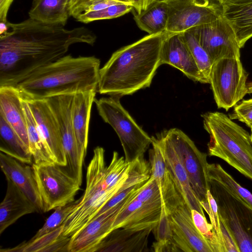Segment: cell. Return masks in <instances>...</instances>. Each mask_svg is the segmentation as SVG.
I'll use <instances>...</instances> for the list:
<instances>
[{
    "label": "cell",
    "instance_id": "1",
    "mask_svg": "<svg viewBox=\"0 0 252 252\" xmlns=\"http://www.w3.org/2000/svg\"><path fill=\"white\" fill-rule=\"evenodd\" d=\"M96 36L88 29L71 30L26 19L7 22L0 31V87L16 86L39 68L65 55L72 44L93 45Z\"/></svg>",
    "mask_w": 252,
    "mask_h": 252
},
{
    "label": "cell",
    "instance_id": "2",
    "mask_svg": "<svg viewBox=\"0 0 252 252\" xmlns=\"http://www.w3.org/2000/svg\"><path fill=\"white\" fill-rule=\"evenodd\" d=\"M169 34H148L114 52L100 68L97 92L121 97L149 87L160 65L162 46Z\"/></svg>",
    "mask_w": 252,
    "mask_h": 252
},
{
    "label": "cell",
    "instance_id": "3",
    "mask_svg": "<svg viewBox=\"0 0 252 252\" xmlns=\"http://www.w3.org/2000/svg\"><path fill=\"white\" fill-rule=\"evenodd\" d=\"M100 64L94 56L64 55L35 70L16 87L26 100L97 92Z\"/></svg>",
    "mask_w": 252,
    "mask_h": 252
},
{
    "label": "cell",
    "instance_id": "4",
    "mask_svg": "<svg viewBox=\"0 0 252 252\" xmlns=\"http://www.w3.org/2000/svg\"><path fill=\"white\" fill-rule=\"evenodd\" d=\"M201 116L210 135L209 155L223 160L252 181L251 135L223 113L209 112Z\"/></svg>",
    "mask_w": 252,
    "mask_h": 252
},
{
    "label": "cell",
    "instance_id": "5",
    "mask_svg": "<svg viewBox=\"0 0 252 252\" xmlns=\"http://www.w3.org/2000/svg\"><path fill=\"white\" fill-rule=\"evenodd\" d=\"M105 151L96 147L86 172L85 191L63 223V235L70 237L88 223L120 189L109 188L105 182Z\"/></svg>",
    "mask_w": 252,
    "mask_h": 252
},
{
    "label": "cell",
    "instance_id": "6",
    "mask_svg": "<svg viewBox=\"0 0 252 252\" xmlns=\"http://www.w3.org/2000/svg\"><path fill=\"white\" fill-rule=\"evenodd\" d=\"M120 98L110 96L95 98L94 102L99 116L117 134L124 152L125 160L131 163L144 157L152 139L122 106Z\"/></svg>",
    "mask_w": 252,
    "mask_h": 252
},
{
    "label": "cell",
    "instance_id": "7",
    "mask_svg": "<svg viewBox=\"0 0 252 252\" xmlns=\"http://www.w3.org/2000/svg\"><path fill=\"white\" fill-rule=\"evenodd\" d=\"M209 181L220 217L232 235L240 252H252V207L217 182Z\"/></svg>",
    "mask_w": 252,
    "mask_h": 252
},
{
    "label": "cell",
    "instance_id": "8",
    "mask_svg": "<svg viewBox=\"0 0 252 252\" xmlns=\"http://www.w3.org/2000/svg\"><path fill=\"white\" fill-rule=\"evenodd\" d=\"M32 166L43 213L74 201L81 186L65 166L55 162L40 164L33 163Z\"/></svg>",
    "mask_w": 252,
    "mask_h": 252
},
{
    "label": "cell",
    "instance_id": "9",
    "mask_svg": "<svg viewBox=\"0 0 252 252\" xmlns=\"http://www.w3.org/2000/svg\"><path fill=\"white\" fill-rule=\"evenodd\" d=\"M173 231L178 252H213L195 226L191 209L174 185L162 197Z\"/></svg>",
    "mask_w": 252,
    "mask_h": 252
},
{
    "label": "cell",
    "instance_id": "10",
    "mask_svg": "<svg viewBox=\"0 0 252 252\" xmlns=\"http://www.w3.org/2000/svg\"><path fill=\"white\" fill-rule=\"evenodd\" d=\"M248 76L240 58H224L213 63L209 84L218 108L227 111L248 94Z\"/></svg>",
    "mask_w": 252,
    "mask_h": 252
},
{
    "label": "cell",
    "instance_id": "11",
    "mask_svg": "<svg viewBox=\"0 0 252 252\" xmlns=\"http://www.w3.org/2000/svg\"><path fill=\"white\" fill-rule=\"evenodd\" d=\"M162 132L180 159L200 203L207 202V192L210 189L207 155L201 152L189 136L178 128H170Z\"/></svg>",
    "mask_w": 252,
    "mask_h": 252
},
{
    "label": "cell",
    "instance_id": "12",
    "mask_svg": "<svg viewBox=\"0 0 252 252\" xmlns=\"http://www.w3.org/2000/svg\"><path fill=\"white\" fill-rule=\"evenodd\" d=\"M168 18L165 31L181 33L211 23L222 16V5L219 0H163Z\"/></svg>",
    "mask_w": 252,
    "mask_h": 252
},
{
    "label": "cell",
    "instance_id": "13",
    "mask_svg": "<svg viewBox=\"0 0 252 252\" xmlns=\"http://www.w3.org/2000/svg\"><path fill=\"white\" fill-rule=\"evenodd\" d=\"M74 94L59 95L46 99L58 123L67 160L65 167L81 186L86 155L79 148L72 124V109Z\"/></svg>",
    "mask_w": 252,
    "mask_h": 252
},
{
    "label": "cell",
    "instance_id": "14",
    "mask_svg": "<svg viewBox=\"0 0 252 252\" xmlns=\"http://www.w3.org/2000/svg\"><path fill=\"white\" fill-rule=\"evenodd\" d=\"M213 63L224 58H240V47L234 32L221 16L211 23L190 29Z\"/></svg>",
    "mask_w": 252,
    "mask_h": 252
},
{
    "label": "cell",
    "instance_id": "15",
    "mask_svg": "<svg viewBox=\"0 0 252 252\" xmlns=\"http://www.w3.org/2000/svg\"><path fill=\"white\" fill-rule=\"evenodd\" d=\"M142 184L116 206L94 218L70 237L69 252H94L96 247L112 231V225L121 209L134 198Z\"/></svg>",
    "mask_w": 252,
    "mask_h": 252
},
{
    "label": "cell",
    "instance_id": "16",
    "mask_svg": "<svg viewBox=\"0 0 252 252\" xmlns=\"http://www.w3.org/2000/svg\"><path fill=\"white\" fill-rule=\"evenodd\" d=\"M26 101L54 161L61 166H66V156L58 123L47 100Z\"/></svg>",
    "mask_w": 252,
    "mask_h": 252
},
{
    "label": "cell",
    "instance_id": "17",
    "mask_svg": "<svg viewBox=\"0 0 252 252\" xmlns=\"http://www.w3.org/2000/svg\"><path fill=\"white\" fill-rule=\"evenodd\" d=\"M154 138L161 150L169 174L178 191L191 210L194 209L205 216L204 209L192 189L187 171L170 141L162 132Z\"/></svg>",
    "mask_w": 252,
    "mask_h": 252
},
{
    "label": "cell",
    "instance_id": "18",
    "mask_svg": "<svg viewBox=\"0 0 252 252\" xmlns=\"http://www.w3.org/2000/svg\"><path fill=\"white\" fill-rule=\"evenodd\" d=\"M160 64L173 66L189 79L205 83L181 33H170L165 39L161 50Z\"/></svg>",
    "mask_w": 252,
    "mask_h": 252
},
{
    "label": "cell",
    "instance_id": "19",
    "mask_svg": "<svg viewBox=\"0 0 252 252\" xmlns=\"http://www.w3.org/2000/svg\"><path fill=\"white\" fill-rule=\"evenodd\" d=\"M161 207L162 201L143 203L135 197L121 209L113 226L133 230L154 228L159 220Z\"/></svg>",
    "mask_w": 252,
    "mask_h": 252
},
{
    "label": "cell",
    "instance_id": "20",
    "mask_svg": "<svg viewBox=\"0 0 252 252\" xmlns=\"http://www.w3.org/2000/svg\"><path fill=\"white\" fill-rule=\"evenodd\" d=\"M0 164L5 177L9 178L34 204L38 213H43L42 205L32 166L1 152L0 153Z\"/></svg>",
    "mask_w": 252,
    "mask_h": 252
},
{
    "label": "cell",
    "instance_id": "21",
    "mask_svg": "<svg viewBox=\"0 0 252 252\" xmlns=\"http://www.w3.org/2000/svg\"><path fill=\"white\" fill-rule=\"evenodd\" d=\"M154 228L140 230L119 228L112 230L96 247L99 252H148V238Z\"/></svg>",
    "mask_w": 252,
    "mask_h": 252
},
{
    "label": "cell",
    "instance_id": "22",
    "mask_svg": "<svg viewBox=\"0 0 252 252\" xmlns=\"http://www.w3.org/2000/svg\"><path fill=\"white\" fill-rule=\"evenodd\" d=\"M7 189L0 205V234L24 215L38 212L34 204L8 177Z\"/></svg>",
    "mask_w": 252,
    "mask_h": 252
},
{
    "label": "cell",
    "instance_id": "23",
    "mask_svg": "<svg viewBox=\"0 0 252 252\" xmlns=\"http://www.w3.org/2000/svg\"><path fill=\"white\" fill-rule=\"evenodd\" d=\"M0 115L29 147L23 97L16 86L0 87Z\"/></svg>",
    "mask_w": 252,
    "mask_h": 252
},
{
    "label": "cell",
    "instance_id": "24",
    "mask_svg": "<svg viewBox=\"0 0 252 252\" xmlns=\"http://www.w3.org/2000/svg\"><path fill=\"white\" fill-rule=\"evenodd\" d=\"M96 91L82 92L74 94L72 121L75 137L81 151L86 155L91 109Z\"/></svg>",
    "mask_w": 252,
    "mask_h": 252
},
{
    "label": "cell",
    "instance_id": "25",
    "mask_svg": "<svg viewBox=\"0 0 252 252\" xmlns=\"http://www.w3.org/2000/svg\"><path fill=\"white\" fill-rule=\"evenodd\" d=\"M222 16L232 29L240 48H242L252 37V1L222 5Z\"/></svg>",
    "mask_w": 252,
    "mask_h": 252
},
{
    "label": "cell",
    "instance_id": "26",
    "mask_svg": "<svg viewBox=\"0 0 252 252\" xmlns=\"http://www.w3.org/2000/svg\"><path fill=\"white\" fill-rule=\"evenodd\" d=\"M29 15L42 23L64 26L70 16L69 0H33Z\"/></svg>",
    "mask_w": 252,
    "mask_h": 252
},
{
    "label": "cell",
    "instance_id": "27",
    "mask_svg": "<svg viewBox=\"0 0 252 252\" xmlns=\"http://www.w3.org/2000/svg\"><path fill=\"white\" fill-rule=\"evenodd\" d=\"M63 224L39 237L31 239L12 249L1 252H68L70 237L63 235Z\"/></svg>",
    "mask_w": 252,
    "mask_h": 252
},
{
    "label": "cell",
    "instance_id": "28",
    "mask_svg": "<svg viewBox=\"0 0 252 252\" xmlns=\"http://www.w3.org/2000/svg\"><path fill=\"white\" fill-rule=\"evenodd\" d=\"M0 150L23 163L28 164L33 163L29 147L0 115Z\"/></svg>",
    "mask_w": 252,
    "mask_h": 252
},
{
    "label": "cell",
    "instance_id": "29",
    "mask_svg": "<svg viewBox=\"0 0 252 252\" xmlns=\"http://www.w3.org/2000/svg\"><path fill=\"white\" fill-rule=\"evenodd\" d=\"M168 18V10L163 0H156L145 10L136 13L133 17L138 27L149 34L165 32Z\"/></svg>",
    "mask_w": 252,
    "mask_h": 252
},
{
    "label": "cell",
    "instance_id": "30",
    "mask_svg": "<svg viewBox=\"0 0 252 252\" xmlns=\"http://www.w3.org/2000/svg\"><path fill=\"white\" fill-rule=\"evenodd\" d=\"M23 100L26 118L29 147L33 163L40 164L55 162L39 131L27 101L23 98Z\"/></svg>",
    "mask_w": 252,
    "mask_h": 252
},
{
    "label": "cell",
    "instance_id": "31",
    "mask_svg": "<svg viewBox=\"0 0 252 252\" xmlns=\"http://www.w3.org/2000/svg\"><path fill=\"white\" fill-rule=\"evenodd\" d=\"M156 241L152 248L155 252H178L173 239V231L166 207L162 201L159 220L153 229Z\"/></svg>",
    "mask_w": 252,
    "mask_h": 252
},
{
    "label": "cell",
    "instance_id": "32",
    "mask_svg": "<svg viewBox=\"0 0 252 252\" xmlns=\"http://www.w3.org/2000/svg\"><path fill=\"white\" fill-rule=\"evenodd\" d=\"M207 168L209 180L220 184L252 207V193L241 186L220 164L208 163Z\"/></svg>",
    "mask_w": 252,
    "mask_h": 252
},
{
    "label": "cell",
    "instance_id": "33",
    "mask_svg": "<svg viewBox=\"0 0 252 252\" xmlns=\"http://www.w3.org/2000/svg\"><path fill=\"white\" fill-rule=\"evenodd\" d=\"M205 81L210 83L213 62L205 50L200 44L191 29L181 33Z\"/></svg>",
    "mask_w": 252,
    "mask_h": 252
},
{
    "label": "cell",
    "instance_id": "34",
    "mask_svg": "<svg viewBox=\"0 0 252 252\" xmlns=\"http://www.w3.org/2000/svg\"><path fill=\"white\" fill-rule=\"evenodd\" d=\"M133 8L131 3L126 2L100 10L81 13L75 19L86 24L97 20L111 19L121 17L129 12Z\"/></svg>",
    "mask_w": 252,
    "mask_h": 252
},
{
    "label": "cell",
    "instance_id": "35",
    "mask_svg": "<svg viewBox=\"0 0 252 252\" xmlns=\"http://www.w3.org/2000/svg\"><path fill=\"white\" fill-rule=\"evenodd\" d=\"M77 202L78 200L74 201L64 206L56 208L55 211L46 220L42 227L32 238H36L50 233L62 225Z\"/></svg>",
    "mask_w": 252,
    "mask_h": 252
},
{
    "label": "cell",
    "instance_id": "36",
    "mask_svg": "<svg viewBox=\"0 0 252 252\" xmlns=\"http://www.w3.org/2000/svg\"><path fill=\"white\" fill-rule=\"evenodd\" d=\"M194 224L210 246L213 252H219L217 235L211 223H208L205 216L194 209L191 210Z\"/></svg>",
    "mask_w": 252,
    "mask_h": 252
},
{
    "label": "cell",
    "instance_id": "37",
    "mask_svg": "<svg viewBox=\"0 0 252 252\" xmlns=\"http://www.w3.org/2000/svg\"><path fill=\"white\" fill-rule=\"evenodd\" d=\"M136 199L143 203L162 201L160 188L152 175L139 190L136 196Z\"/></svg>",
    "mask_w": 252,
    "mask_h": 252
},
{
    "label": "cell",
    "instance_id": "38",
    "mask_svg": "<svg viewBox=\"0 0 252 252\" xmlns=\"http://www.w3.org/2000/svg\"><path fill=\"white\" fill-rule=\"evenodd\" d=\"M231 119H237L252 129V98L242 100L234 106Z\"/></svg>",
    "mask_w": 252,
    "mask_h": 252
},
{
    "label": "cell",
    "instance_id": "39",
    "mask_svg": "<svg viewBox=\"0 0 252 252\" xmlns=\"http://www.w3.org/2000/svg\"><path fill=\"white\" fill-rule=\"evenodd\" d=\"M207 202L201 203V205L208 214L211 223L217 235L220 228V218L217 202L210 189L208 190L207 192Z\"/></svg>",
    "mask_w": 252,
    "mask_h": 252
},
{
    "label": "cell",
    "instance_id": "40",
    "mask_svg": "<svg viewBox=\"0 0 252 252\" xmlns=\"http://www.w3.org/2000/svg\"><path fill=\"white\" fill-rule=\"evenodd\" d=\"M146 182H143L135 186L127 188L123 190L119 191L100 209V210L98 212L94 217L98 216L99 215L102 214V213L119 204L129 194H130L132 192H133Z\"/></svg>",
    "mask_w": 252,
    "mask_h": 252
},
{
    "label": "cell",
    "instance_id": "41",
    "mask_svg": "<svg viewBox=\"0 0 252 252\" xmlns=\"http://www.w3.org/2000/svg\"><path fill=\"white\" fill-rule=\"evenodd\" d=\"M126 2H127L125 0H90L81 8L79 14L100 10L112 5Z\"/></svg>",
    "mask_w": 252,
    "mask_h": 252
},
{
    "label": "cell",
    "instance_id": "42",
    "mask_svg": "<svg viewBox=\"0 0 252 252\" xmlns=\"http://www.w3.org/2000/svg\"><path fill=\"white\" fill-rule=\"evenodd\" d=\"M90 0H69V11L70 16L76 18L80 14L81 8Z\"/></svg>",
    "mask_w": 252,
    "mask_h": 252
},
{
    "label": "cell",
    "instance_id": "43",
    "mask_svg": "<svg viewBox=\"0 0 252 252\" xmlns=\"http://www.w3.org/2000/svg\"><path fill=\"white\" fill-rule=\"evenodd\" d=\"M14 0H0V21L6 23L7 14Z\"/></svg>",
    "mask_w": 252,
    "mask_h": 252
},
{
    "label": "cell",
    "instance_id": "44",
    "mask_svg": "<svg viewBox=\"0 0 252 252\" xmlns=\"http://www.w3.org/2000/svg\"><path fill=\"white\" fill-rule=\"evenodd\" d=\"M157 0H133L132 6L136 13L145 10L151 4Z\"/></svg>",
    "mask_w": 252,
    "mask_h": 252
},
{
    "label": "cell",
    "instance_id": "45",
    "mask_svg": "<svg viewBox=\"0 0 252 252\" xmlns=\"http://www.w3.org/2000/svg\"><path fill=\"white\" fill-rule=\"evenodd\" d=\"M222 5L236 4L252 2V0H219Z\"/></svg>",
    "mask_w": 252,
    "mask_h": 252
},
{
    "label": "cell",
    "instance_id": "46",
    "mask_svg": "<svg viewBox=\"0 0 252 252\" xmlns=\"http://www.w3.org/2000/svg\"><path fill=\"white\" fill-rule=\"evenodd\" d=\"M247 87L248 89V94H250L252 92V81L247 83Z\"/></svg>",
    "mask_w": 252,
    "mask_h": 252
},
{
    "label": "cell",
    "instance_id": "47",
    "mask_svg": "<svg viewBox=\"0 0 252 252\" xmlns=\"http://www.w3.org/2000/svg\"><path fill=\"white\" fill-rule=\"evenodd\" d=\"M127 2H129V3H132V1H133V0H125Z\"/></svg>",
    "mask_w": 252,
    "mask_h": 252
},
{
    "label": "cell",
    "instance_id": "48",
    "mask_svg": "<svg viewBox=\"0 0 252 252\" xmlns=\"http://www.w3.org/2000/svg\"><path fill=\"white\" fill-rule=\"evenodd\" d=\"M251 94H252V92L251 93Z\"/></svg>",
    "mask_w": 252,
    "mask_h": 252
}]
</instances>
